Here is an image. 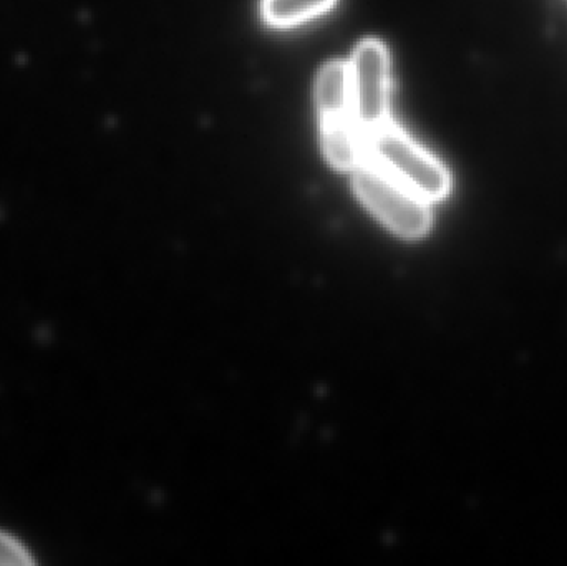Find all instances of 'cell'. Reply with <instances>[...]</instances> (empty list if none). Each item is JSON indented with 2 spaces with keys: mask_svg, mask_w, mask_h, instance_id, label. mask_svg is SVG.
<instances>
[{
  "mask_svg": "<svg viewBox=\"0 0 567 566\" xmlns=\"http://www.w3.org/2000/svg\"><path fill=\"white\" fill-rule=\"evenodd\" d=\"M363 159L425 202H440L452 188L449 169L396 126L363 136Z\"/></svg>",
  "mask_w": 567,
  "mask_h": 566,
  "instance_id": "6da1fadb",
  "label": "cell"
},
{
  "mask_svg": "<svg viewBox=\"0 0 567 566\" xmlns=\"http://www.w3.org/2000/svg\"><path fill=\"white\" fill-rule=\"evenodd\" d=\"M353 189L367 209L395 235L416 239L429 233L432 226L429 202L403 188L367 159L353 169Z\"/></svg>",
  "mask_w": 567,
  "mask_h": 566,
  "instance_id": "7a4b0ae2",
  "label": "cell"
},
{
  "mask_svg": "<svg viewBox=\"0 0 567 566\" xmlns=\"http://www.w3.org/2000/svg\"><path fill=\"white\" fill-rule=\"evenodd\" d=\"M349 72L353 115L365 136L389 123L390 66L385 45L377 39L362 40L353 50Z\"/></svg>",
  "mask_w": 567,
  "mask_h": 566,
  "instance_id": "3957f363",
  "label": "cell"
},
{
  "mask_svg": "<svg viewBox=\"0 0 567 566\" xmlns=\"http://www.w3.org/2000/svg\"><path fill=\"white\" fill-rule=\"evenodd\" d=\"M327 162L340 172H353L363 162V133L355 119L320 122Z\"/></svg>",
  "mask_w": 567,
  "mask_h": 566,
  "instance_id": "277c9868",
  "label": "cell"
},
{
  "mask_svg": "<svg viewBox=\"0 0 567 566\" xmlns=\"http://www.w3.org/2000/svg\"><path fill=\"white\" fill-rule=\"evenodd\" d=\"M316 103L320 122L355 119L350 92L349 63L333 60L322 66L316 82Z\"/></svg>",
  "mask_w": 567,
  "mask_h": 566,
  "instance_id": "5b68a950",
  "label": "cell"
},
{
  "mask_svg": "<svg viewBox=\"0 0 567 566\" xmlns=\"http://www.w3.org/2000/svg\"><path fill=\"white\" fill-rule=\"evenodd\" d=\"M336 0H262V17L272 27H293L332 9Z\"/></svg>",
  "mask_w": 567,
  "mask_h": 566,
  "instance_id": "8992f818",
  "label": "cell"
},
{
  "mask_svg": "<svg viewBox=\"0 0 567 566\" xmlns=\"http://www.w3.org/2000/svg\"><path fill=\"white\" fill-rule=\"evenodd\" d=\"M29 552L10 535L0 532V565H32Z\"/></svg>",
  "mask_w": 567,
  "mask_h": 566,
  "instance_id": "52a82bcc",
  "label": "cell"
}]
</instances>
